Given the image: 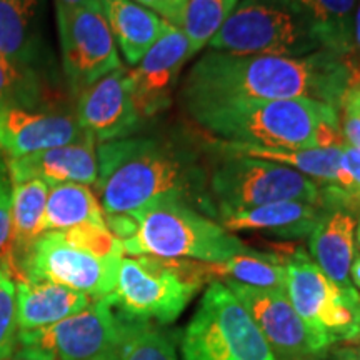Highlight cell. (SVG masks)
Listing matches in <instances>:
<instances>
[{"mask_svg": "<svg viewBox=\"0 0 360 360\" xmlns=\"http://www.w3.org/2000/svg\"><path fill=\"white\" fill-rule=\"evenodd\" d=\"M56 4L67 7H90L102 11V0H56Z\"/></svg>", "mask_w": 360, "mask_h": 360, "instance_id": "36", "label": "cell"}, {"mask_svg": "<svg viewBox=\"0 0 360 360\" xmlns=\"http://www.w3.org/2000/svg\"><path fill=\"white\" fill-rule=\"evenodd\" d=\"M188 58L191 51L186 34L182 29L169 25L134 70H129L134 102L142 120L169 109L180 72Z\"/></svg>", "mask_w": 360, "mask_h": 360, "instance_id": "14", "label": "cell"}, {"mask_svg": "<svg viewBox=\"0 0 360 360\" xmlns=\"http://www.w3.org/2000/svg\"><path fill=\"white\" fill-rule=\"evenodd\" d=\"M11 249V202H0V269Z\"/></svg>", "mask_w": 360, "mask_h": 360, "instance_id": "34", "label": "cell"}, {"mask_svg": "<svg viewBox=\"0 0 360 360\" xmlns=\"http://www.w3.org/2000/svg\"><path fill=\"white\" fill-rule=\"evenodd\" d=\"M117 360H177L174 344L150 322L125 315Z\"/></svg>", "mask_w": 360, "mask_h": 360, "instance_id": "29", "label": "cell"}, {"mask_svg": "<svg viewBox=\"0 0 360 360\" xmlns=\"http://www.w3.org/2000/svg\"><path fill=\"white\" fill-rule=\"evenodd\" d=\"M347 195L354 212L360 210V148L349 146L344 142L342 146L340 169L337 174V186Z\"/></svg>", "mask_w": 360, "mask_h": 360, "instance_id": "31", "label": "cell"}, {"mask_svg": "<svg viewBox=\"0 0 360 360\" xmlns=\"http://www.w3.org/2000/svg\"><path fill=\"white\" fill-rule=\"evenodd\" d=\"M77 122L98 143L132 137L143 124L129 70L119 67L79 94Z\"/></svg>", "mask_w": 360, "mask_h": 360, "instance_id": "15", "label": "cell"}, {"mask_svg": "<svg viewBox=\"0 0 360 360\" xmlns=\"http://www.w3.org/2000/svg\"><path fill=\"white\" fill-rule=\"evenodd\" d=\"M45 0H0V56L24 65H37L42 52Z\"/></svg>", "mask_w": 360, "mask_h": 360, "instance_id": "22", "label": "cell"}, {"mask_svg": "<svg viewBox=\"0 0 360 360\" xmlns=\"http://www.w3.org/2000/svg\"><path fill=\"white\" fill-rule=\"evenodd\" d=\"M19 344L15 307V282L0 269V360L15 354Z\"/></svg>", "mask_w": 360, "mask_h": 360, "instance_id": "30", "label": "cell"}, {"mask_svg": "<svg viewBox=\"0 0 360 360\" xmlns=\"http://www.w3.org/2000/svg\"><path fill=\"white\" fill-rule=\"evenodd\" d=\"M12 360H24V359H12Z\"/></svg>", "mask_w": 360, "mask_h": 360, "instance_id": "41", "label": "cell"}, {"mask_svg": "<svg viewBox=\"0 0 360 360\" xmlns=\"http://www.w3.org/2000/svg\"><path fill=\"white\" fill-rule=\"evenodd\" d=\"M85 135L77 119L69 114L0 107V155L6 160L69 146Z\"/></svg>", "mask_w": 360, "mask_h": 360, "instance_id": "16", "label": "cell"}, {"mask_svg": "<svg viewBox=\"0 0 360 360\" xmlns=\"http://www.w3.org/2000/svg\"><path fill=\"white\" fill-rule=\"evenodd\" d=\"M285 294L323 349L360 334V295L330 281L312 257L297 249L285 260Z\"/></svg>", "mask_w": 360, "mask_h": 360, "instance_id": "9", "label": "cell"}, {"mask_svg": "<svg viewBox=\"0 0 360 360\" xmlns=\"http://www.w3.org/2000/svg\"><path fill=\"white\" fill-rule=\"evenodd\" d=\"M225 285L244 305L277 357L312 360L326 350L292 307L285 292L257 289L233 281H227Z\"/></svg>", "mask_w": 360, "mask_h": 360, "instance_id": "13", "label": "cell"}, {"mask_svg": "<svg viewBox=\"0 0 360 360\" xmlns=\"http://www.w3.org/2000/svg\"><path fill=\"white\" fill-rule=\"evenodd\" d=\"M79 225L107 227L101 202L82 184H56L49 187L44 232L67 231Z\"/></svg>", "mask_w": 360, "mask_h": 360, "instance_id": "24", "label": "cell"}, {"mask_svg": "<svg viewBox=\"0 0 360 360\" xmlns=\"http://www.w3.org/2000/svg\"><path fill=\"white\" fill-rule=\"evenodd\" d=\"M330 51L305 57L238 56L207 51L180 84L184 110L247 101L312 98L340 110L342 96L360 72Z\"/></svg>", "mask_w": 360, "mask_h": 360, "instance_id": "1", "label": "cell"}, {"mask_svg": "<svg viewBox=\"0 0 360 360\" xmlns=\"http://www.w3.org/2000/svg\"><path fill=\"white\" fill-rule=\"evenodd\" d=\"M326 205L321 202L283 200L222 217L229 232L254 231L281 238H300L312 233Z\"/></svg>", "mask_w": 360, "mask_h": 360, "instance_id": "20", "label": "cell"}, {"mask_svg": "<svg viewBox=\"0 0 360 360\" xmlns=\"http://www.w3.org/2000/svg\"><path fill=\"white\" fill-rule=\"evenodd\" d=\"M205 281L204 262L148 255L122 257L112 297L117 309L130 319L170 323Z\"/></svg>", "mask_w": 360, "mask_h": 360, "instance_id": "6", "label": "cell"}, {"mask_svg": "<svg viewBox=\"0 0 360 360\" xmlns=\"http://www.w3.org/2000/svg\"><path fill=\"white\" fill-rule=\"evenodd\" d=\"M335 360H360V347H344L335 354Z\"/></svg>", "mask_w": 360, "mask_h": 360, "instance_id": "37", "label": "cell"}, {"mask_svg": "<svg viewBox=\"0 0 360 360\" xmlns=\"http://www.w3.org/2000/svg\"><path fill=\"white\" fill-rule=\"evenodd\" d=\"M44 82L35 65H24L0 56V107L39 109L44 101Z\"/></svg>", "mask_w": 360, "mask_h": 360, "instance_id": "27", "label": "cell"}, {"mask_svg": "<svg viewBox=\"0 0 360 360\" xmlns=\"http://www.w3.org/2000/svg\"><path fill=\"white\" fill-rule=\"evenodd\" d=\"M102 11L125 62L134 67L170 25L132 0H102Z\"/></svg>", "mask_w": 360, "mask_h": 360, "instance_id": "21", "label": "cell"}, {"mask_svg": "<svg viewBox=\"0 0 360 360\" xmlns=\"http://www.w3.org/2000/svg\"><path fill=\"white\" fill-rule=\"evenodd\" d=\"M56 15L62 65L72 92L80 94L122 67L103 11L56 4Z\"/></svg>", "mask_w": 360, "mask_h": 360, "instance_id": "12", "label": "cell"}, {"mask_svg": "<svg viewBox=\"0 0 360 360\" xmlns=\"http://www.w3.org/2000/svg\"><path fill=\"white\" fill-rule=\"evenodd\" d=\"M204 272L207 278L224 277L242 285L285 292V265L272 254L250 250L225 262H204Z\"/></svg>", "mask_w": 360, "mask_h": 360, "instance_id": "26", "label": "cell"}, {"mask_svg": "<svg viewBox=\"0 0 360 360\" xmlns=\"http://www.w3.org/2000/svg\"><path fill=\"white\" fill-rule=\"evenodd\" d=\"M8 179L13 184L42 180L49 187L56 184L92 186L97 180L96 141L90 134L82 141L47 148L17 159H7Z\"/></svg>", "mask_w": 360, "mask_h": 360, "instance_id": "17", "label": "cell"}, {"mask_svg": "<svg viewBox=\"0 0 360 360\" xmlns=\"http://www.w3.org/2000/svg\"><path fill=\"white\" fill-rule=\"evenodd\" d=\"M209 192L220 217L283 200L321 202L322 186L272 160L222 152L209 170Z\"/></svg>", "mask_w": 360, "mask_h": 360, "instance_id": "7", "label": "cell"}, {"mask_svg": "<svg viewBox=\"0 0 360 360\" xmlns=\"http://www.w3.org/2000/svg\"><path fill=\"white\" fill-rule=\"evenodd\" d=\"M96 188L105 215H127L162 199L186 200L215 215L209 170L179 139L127 137L98 143Z\"/></svg>", "mask_w": 360, "mask_h": 360, "instance_id": "2", "label": "cell"}, {"mask_svg": "<svg viewBox=\"0 0 360 360\" xmlns=\"http://www.w3.org/2000/svg\"><path fill=\"white\" fill-rule=\"evenodd\" d=\"M184 360H278L224 282L207 287L182 337Z\"/></svg>", "mask_w": 360, "mask_h": 360, "instance_id": "8", "label": "cell"}, {"mask_svg": "<svg viewBox=\"0 0 360 360\" xmlns=\"http://www.w3.org/2000/svg\"><path fill=\"white\" fill-rule=\"evenodd\" d=\"M237 4L238 0H187L182 30L188 40L191 57L207 47Z\"/></svg>", "mask_w": 360, "mask_h": 360, "instance_id": "28", "label": "cell"}, {"mask_svg": "<svg viewBox=\"0 0 360 360\" xmlns=\"http://www.w3.org/2000/svg\"><path fill=\"white\" fill-rule=\"evenodd\" d=\"M139 6L148 8L167 24L182 29L184 20H186L187 0H132Z\"/></svg>", "mask_w": 360, "mask_h": 360, "instance_id": "33", "label": "cell"}, {"mask_svg": "<svg viewBox=\"0 0 360 360\" xmlns=\"http://www.w3.org/2000/svg\"><path fill=\"white\" fill-rule=\"evenodd\" d=\"M187 115L222 142L283 148H327L345 142L340 110L312 98L220 103Z\"/></svg>", "mask_w": 360, "mask_h": 360, "instance_id": "3", "label": "cell"}, {"mask_svg": "<svg viewBox=\"0 0 360 360\" xmlns=\"http://www.w3.org/2000/svg\"><path fill=\"white\" fill-rule=\"evenodd\" d=\"M11 179H8L6 159L0 155V202H11Z\"/></svg>", "mask_w": 360, "mask_h": 360, "instance_id": "35", "label": "cell"}, {"mask_svg": "<svg viewBox=\"0 0 360 360\" xmlns=\"http://www.w3.org/2000/svg\"><path fill=\"white\" fill-rule=\"evenodd\" d=\"M92 302L89 295L49 281L15 282L19 334L52 326L82 312Z\"/></svg>", "mask_w": 360, "mask_h": 360, "instance_id": "19", "label": "cell"}, {"mask_svg": "<svg viewBox=\"0 0 360 360\" xmlns=\"http://www.w3.org/2000/svg\"><path fill=\"white\" fill-rule=\"evenodd\" d=\"M350 282L360 290V255L354 257V262L350 265Z\"/></svg>", "mask_w": 360, "mask_h": 360, "instance_id": "39", "label": "cell"}, {"mask_svg": "<svg viewBox=\"0 0 360 360\" xmlns=\"http://www.w3.org/2000/svg\"><path fill=\"white\" fill-rule=\"evenodd\" d=\"M321 35L327 51L349 57L355 51L354 15L357 0H294Z\"/></svg>", "mask_w": 360, "mask_h": 360, "instance_id": "25", "label": "cell"}, {"mask_svg": "<svg viewBox=\"0 0 360 360\" xmlns=\"http://www.w3.org/2000/svg\"><path fill=\"white\" fill-rule=\"evenodd\" d=\"M222 152L255 157V159L272 160L277 164L295 169L297 172L307 175L322 186H337V174L340 169V147L327 148H283L265 147L257 143H236V142H214Z\"/></svg>", "mask_w": 360, "mask_h": 360, "instance_id": "23", "label": "cell"}, {"mask_svg": "<svg viewBox=\"0 0 360 360\" xmlns=\"http://www.w3.org/2000/svg\"><path fill=\"white\" fill-rule=\"evenodd\" d=\"M354 44L355 49L360 52V0H357L355 6V15H354Z\"/></svg>", "mask_w": 360, "mask_h": 360, "instance_id": "38", "label": "cell"}, {"mask_svg": "<svg viewBox=\"0 0 360 360\" xmlns=\"http://www.w3.org/2000/svg\"><path fill=\"white\" fill-rule=\"evenodd\" d=\"M326 205L321 220L309 236L310 257L342 289H355L350 265L355 257V217L340 205Z\"/></svg>", "mask_w": 360, "mask_h": 360, "instance_id": "18", "label": "cell"}, {"mask_svg": "<svg viewBox=\"0 0 360 360\" xmlns=\"http://www.w3.org/2000/svg\"><path fill=\"white\" fill-rule=\"evenodd\" d=\"M207 47L238 56L277 57H305L327 51L294 0H238Z\"/></svg>", "mask_w": 360, "mask_h": 360, "instance_id": "5", "label": "cell"}, {"mask_svg": "<svg viewBox=\"0 0 360 360\" xmlns=\"http://www.w3.org/2000/svg\"><path fill=\"white\" fill-rule=\"evenodd\" d=\"M355 240H357V244L360 247V219H359L357 225H355Z\"/></svg>", "mask_w": 360, "mask_h": 360, "instance_id": "40", "label": "cell"}, {"mask_svg": "<svg viewBox=\"0 0 360 360\" xmlns=\"http://www.w3.org/2000/svg\"><path fill=\"white\" fill-rule=\"evenodd\" d=\"M340 129L349 146L360 148V79L345 90L340 101Z\"/></svg>", "mask_w": 360, "mask_h": 360, "instance_id": "32", "label": "cell"}, {"mask_svg": "<svg viewBox=\"0 0 360 360\" xmlns=\"http://www.w3.org/2000/svg\"><path fill=\"white\" fill-rule=\"evenodd\" d=\"M127 215L134 219L135 229L122 247L124 254L134 257L217 264L252 250L186 200L162 199Z\"/></svg>", "mask_w": 360, "mask_h": 360, "instance_id": "4", "label": "cell"}, {"mask_svg": "<svg viewBox=\"0 0 360 360\" xmlns=\"http://www.w3.org/2000/svg\"><path fill=\"white\" fill-rule=\"evenodd\" d=\"M125 315L114 297L92 300L82 312L37 330L19 334L24 360H117Z\"/></svg>", "mask_w": 360, "mask_h": 360, "instance_id": "10", "label": "cell"}, {"mask_svg": "<svg viewBox=\"0 0 360 360\" xmlns=\"http://www.w3.org/2000/svg\"><path fill=\"white\" fill-rule=\"evenodd\" d=\"M120 260L74 244L62 231L44 232L25 260L24 281H49L98 300L115 290Z\"/></svg>", "mask_w": 360, "mask_h": 360, "instance_id": "11", "label": "cell"}]
</instances>
